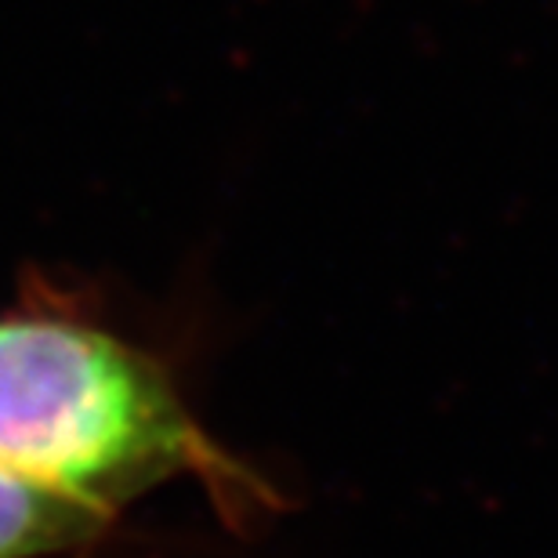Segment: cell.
Instances as JSON below:
<instances>
[{
  "mask_svg": "<svg viewBox=\"0 0 558 558\" xmlns=\"http://www.w3.org/2000/svg\"><path fill=\"white\" fill-rule=\"evenodd\" d=\"M0 468L106 519L174 478H193L232 519L276 505L153 352L62 308L0 316Z\"/></svg>",
  "mask_w": 558,
  "mask_h": 558,
  "instance_id": "cell-1",
  "label": "cell"
},
{
  "mask_svg": "<svg viewBox=\"0 0 558 558\" xmlns=\"http://www.w3.org/2000/svg\"><path fill=\"white\" fill-rule=\"evenodd\" d=\"M113 526L81 500L0 468V558H48L95 544Z\"/></svg>",
  "mask_w": 558,
  "mask_h": 558,
  "instance_id": "cell-2",
  "label": "cell"
}]
</instances>
